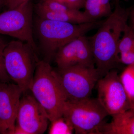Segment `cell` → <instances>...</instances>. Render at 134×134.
I'll return each instance as SVG.
<instances>
[{"instance_id": "cell-6", "label": "cell", "mask_w": 134, "mask_h": 134, "mask_svg": "<svg viewBox=\"0 0 134 134\" xmlns=\"http://www.w3.org/2000/svg\"><path fill=\"white\" fill-rule=\"evenodd\" d=\"M56 76L68 101L90 97L94 86L103 77L95 66L75 65L55 71Z\"/></svg>"}, {"instance_id": "cell-25", "label": "cell", "mask_w": 134, "mask_h": 134, "mask_svg": "<svg viewBox=\"0 0 134 134\" xmlns=\"http://www.w3.org/2000/svg\"><path fill=\"white\" fill-rule=\"evenodd\" d=\"M110 1H111V0H110ZM114 1H116V2H119V1L120 0H114Z\"/></svg>"}, {"instance_id": "cell-22", "label": "cell", "mask_w": 134, "mask_h": 134, "mask_svg": "<svg viewBox=\"0 0 134 134\" xmlns=\"http://www.w3.org/2000/svg\"><path fill=\"white\" fill-rule=\"evenodd\" d=\"M130 110L134 113V98L130 103Z\"/></svg>"}, {"instance_id": "cell-11", "label": "cell", "mask_w": 134, "mask_h": 134, "mask_svg": "<svg viewBox=\"0 0 134 134\" xmlns=\"http://www.w3.org/2000/svg\"><path fill=\"white\" fill-rule=\"evenodd\" d=\"M23 93L15 83L0 82V134H12Z\"/></svg>"}, {"instance_id": "cell-13", "label": "cell", "mask_w": 134, "mask_h": 134, "mask_svg": "<svg viewBox=\"0 0 134 134\" xmlns=\"http://www.w3.org/2000/svg\"><path fill=\"white\" fill-rule=\"evenodd\" d=\"M112 117L111 122L101 125L98 134H134V113L131 110Z\"/></svg>"}, {"instance_id": "cell-23", "label": "cell", "mask_w": 134, "mask_h": 134, "mask_svg": "<svg viewBox=\"0 0 134 134\" xmlns=\"http://www.w3.org/2000/svg\"><path fill=\"white\" fill-rule=\"evenodd\" d=\"M131 19H132V28H133L134 30V8L132 10V13H131Z\"/></svg>"}, {"instance_id": "cell-10", "label": "cell", "mask_w": 134, "mask_h": 134, "mask_svg": "<svg viewBox=\"0 0 134 134\" xmlns=\"http://www.w3.org/2000/svg\"><path fill=\"white\" fill-rule=\"evenodd\" d=\"M54 58L60 69L75 65L94 66L91 46L84 35L72 40L58 50Z\"/></svg>"}, {"instance_id": "cell-19", "label": "cell", "mask_w": 134, "mask_h": 134, "mask_svg": "<svg viewBox=\"0 0 134 134\" xmlns=\"http://www.w3.org/2000/svg\"><path fill=\"white\" fill-rule=\"evenodd\" d=\"M53 1L74 9L80 10L84 8L85 0H49Z\"/></svg>"}, {"instance_id": "cell-1", "label": "cell", "mask_w": 134, "mask_h": 134, "mask_svg": "<svg viewBox=\"0 0 134 134\" xmlns=\"http://www.w3.org/2000/svg\"><path fill=\"white\" fill-rule=\"evenodd\" d=\"M130 14V10L122 8L116 2L113 12L89 39L96 68L102 77L119 61L118 44Z\"/></svg>"}, {"instance_id": "cell-17", "label": "cell", "mask_w": 134, "mask_h": 134, "mask_svg": "<svg viewBox=\"0 0 134 134\" xmlns=\"http://www.w3.org/2000/svg\"><path fill=\"white\" fill-rule=\"evenodd\" d=\"M123 36L118 44V54L125 52L134 48V30L127 24L123 32Z\"/></svg>"}, {"instance_id": "cell-9", "label": "cell", "mask_w": 134, "mask_h": 134, "mask_svg": "<svg viewBox=\"0 0 134 134\" xmlns=\"http://www.w3.org/2000/svg\"><path fill=\"white\" fill-rule=\"evenodd\" d=\"M18 110L16 125L26 134L44 133L49 120L43 107L32 95L23 93Z\"/></svg>"}, {"instance_id": "cell-21", "label": "cell", "mask_w": 134, "mask_h": 134, "mask_svg": "<svg viewBox=\"0 0 134 134\" xmlns=\"http://www.w3.org/2000/svg\"><path fill=\"white\" fill-rule=\"evenodd\" d=\"M30 1L31 0H4L3 5L7 7L8 9H11Z\"/></svg>"}, {"instance_id": "cell-7", "label": "cell", "mask_w": 134, "mask_h": 134, "mask_svg": "<svg viewBox=\"0 0 134 134\" xmlns=\"http://www.w3.org/2000/svg\"><path fill=\"white\" fill-rule=\"evenodd\" d=\"M33 9L30 1L0 13V34L28 43L37 52L33 35Z\"/></svg>"}, {"instance_id": "cell-18", "label": "cell", "mask_w": 134, "mask_h": 134, "mask_svg": "<svg viewBox=\"0 0 134 134\" xmlns=\"http://www.w3.org/2000/svg\"><path fill=\"white\" fill-rule=\"evenodd\" d=\"M7 43L0 37V82H10V79L5 69L3 51Z\"/></svg>"}, {"instance_id": "cell-14", "label": "cell", "mask_w": 134, "mask_h": 134, "mask_svg": "<svg viewBox=\"0 0 134 134\" xmlns=\"http://www.w3.org/2000/svg\"><path fill=\"white\" fill-rule=\"evenodd\" d=\"M84 8L85 13L94 21L101 18L108 17L112 12L103 8L99 0H85Z\"/></svg>"}, {"instance_id": "cell-24", "label": "cell", "mask_w": 134, "mask_h": 134, "mask_svg": "<svg viewBox=\"0 0 134 134\" xmlns=\"http://www.w3.org/2000/svg\"><path fill=\"white\" fill-rule=\"evenodd\" d=\"M4 3V0H0V7L3 5Z\"/></svg>"}, {"instance_id": "cell-15", "label": "cell", "mask_w": 134, "mask_h": 134, "mask_svg": "<svg viewBox=\"0 0 134 134\" xmlns=\"http://www.w3.org/2000/svg\"><path fill=\"white\" fill-rule=\"evenodd\" d=\"M119 76L130 104L134 98V64L127 66Z\"/></svg>"}, {"instance_id": "cell-16", "label": "cell", "mask_w": 134, "mask_h": 134, "mask_svg": "<svg viewBox=\"0 0 134 134\" xmlns=\"http://www.w3.org/2000/svg\"><path fill=\"white\" fill-rule=\"evenodd\" d=\"M51 122L48 134H72L74 132V127L71 123L63 115Z\"/></svg>"}, {"instance_id": "cell-2", "label": "cell", "mask_w": 134, "mask_h": 134, "mask_svg": "<svg viewBox=\"0 0 134 134\" xmlns=\"http://www.w3.org/2000/svg\"><path fill=\"white\" fill-rule=\"evenodd\" d=\"M102 22L95 21L82 24H74L38 16L34 29L40 47L49 62L58 50L67 43L79 36L84 35L99 26Z\"/></svg>"}, {"instance_id": "cell-12", "label": "cell", "mask_w": 134, "mask_h": 134, "mask_svg": "<svg viewBox=\"0 0 134 134\" xmlns=\"http://www.w3.org/2000/svg\"><path fill=\"white\" fill-rule=\"evenodd\" d=\"M38 16L74 24L96 21L90 18L80 10L71 8L53 1L40 0L35 7Z\"/></svg>"}, {"instance_id": "cell-20", "label": "cell", "mask_w": 134, "mask_h": 134, "mask_svg": "<svg viewBox=\"0 0 134 134\" xmlns=\"http://www.w3.org/2000/svg\"><path fill=\"white\" fill-rule=\"evenodd\" d=\"M119 54V61L120 62L127 66L134 64V48Z\"/></svg>"}, {"instance_id": "cell-8", "label": "cell", "mask_w": 134, "mask_h": 134, "mask_svg": "<svg viewBox=\"0 0 134 134\" xmlns=\"http://www.w3.org/2000/svg\"><path fill=\"white\" fill-rule=\"evenodd\" d=\"M97 85V98L108 115L129 110V100L117 71L111 70L98 80Z\"/></svg>"}, {"instance_id": "cell-3", "label": "cell", "mask_w": 134, "mask_h": 134, "mask_svg": "<svg viewBox=\"0 0 134 134\" xmlns=\"http://www.w3.org/2000/svg\"><path fill=\"white\" fill-rule=\"evenodd\" d=\"M29 91L52 121L63 115L66 97L56 76L55 70L46 61L39 60Z\"/></svg>"}, {"instance_id": "cell-4", "label": "cell", "mask_w": 134, "mask_h": 134, "mask_svg": "<svg viewBox=\"0 0 134 134\" xmlns=\"http://www.w3.org/2000/svg\"><path fill=\"white\" fill-rule=\"evenodd\" d=\"M37 52L28 43L14 40L7 43L3 51L5 69L23 93L29 91L39 60Z\"/></svg>"}, {"instance_id": "cell-5", "label": "cell", "mask_w": 134, "mask_h": 134, "mask_svg": "<svg viewBox=\"0 0 134 134\" xmlns=\"http://www.w3.org/2000/svg\"><path fill=\"white\" fill-rule=\"evenodd\" d=\"M108 115L97 99L90 97L74 102L67 101L63 114L76 134H97Z\"/></svg>"}]
</instances>
